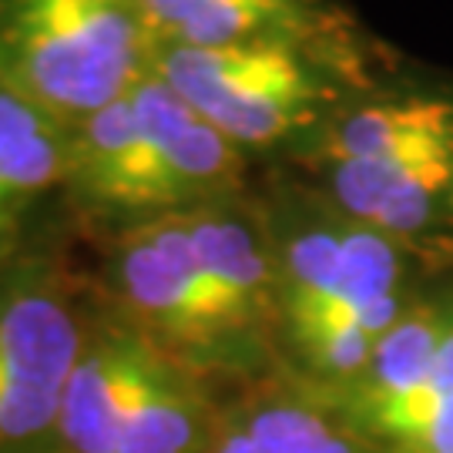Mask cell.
<instances>
[{
    "mask_svg": "<svg viewBox=\"0 0 453 453\" xmlns=\"http://www.w3.org/2000/svg\"><path fill=\"white\" fill-rule=\"evenodd\" d=\"M222 410L226 400L215 380L158 349L125 420L118 453H209Z\"/></svg>",
    "mask_w": 453,
    "mask_h": 453,
    "instance_id": "13",
    "label": "cell"
},
{
    "mask_svg": "<svg viewBox=\"0 0 453 453\" xmlns=\"http://www.w3.org/2000/svg\"><path fill=\"white\" fill-rule=\"evenodd\" d=\"M88 299L91 292L50 252L24 245L0 262V453H58Z\"/></svg>",
    "mask_w": 453,
    "mask_h": 453,
    "instance_id": "6",
    "label": "cell"
},
{
    "mask_svg": "<svg viewBox=\"0 0 453 453\" xmlns=\"http://www.w3.org/2000/svg\"><path fill=\"white\" fill-rule=\"evenodd\" d=\"M209 453H380L336 406L275 370L226 400Z\"/></svg>",
    "mask_w": 453,
    "mask_h": 453,
    "instance_id": "9",
    "label": "cell"
},
{
    "mask_svg": "<svg viewBox=\"0 0 453 453\" xmlns=\"http://www.w3.org/2000/svg\"><path fill=\"white\" fill-rule=\"evenodd\" d=\"M245 195V151L155 71L71 128L61 202L104 239Z\"/></svg>",
    "mask_w": 453,
    "mask_h": 453,
    "instance_id": "2",
    "label": "cell"
},
{
    "mask_svg": "<svg viewBox=\"0 0 453 453\" xmlns=\"http://www.w3.org/2000/svg\"><path fill=\"white\" fill-rule=\"evenodd\" d=\"M101 269L104 303L165 357L239 387L279 370L275 340L222 296L181 215L108 235Z\"/></svg>",
    "mask_w": 453,
    "mask_h": 453,
    "instance_id": "3",
    "label": "cell"
},
{
    "mask_svg": "<svg viewBox=\"0 0 453 453\" xmlns=\"http://www.w3.org/2000/svg\"><path fill=\"white\" fill-rule=\"evenodd\" d=\"M340 54L256 41L228 48H158L155 74L198 118L249 155L312 134L342 108Z\"/></svg>",
    "mask_w": 453,
    "mask_h": 453,
    "instance_id": "5",
    "label": "cell"
},
{
    "mask_svg": "<svg viewBox=\"0 0 453 453\" xmlns=\"http://www.w3.org/2000/svg\"><path fill=\"white\" fill-rule=\"evenodd\" d=\"M262 215L279 292V370L333 396L423 296L420 259L306 185L262 202Z\"/></svg>",
    "mask_w": 453,
    "mask_h": 453,
    "instance_id": "1",
    "label": "cell"
},
{
    "mask_svg": "<svg viewBox=\"0 0 453 453\" xmlns=\"http://www.w3.org/2000/svg\"><path fill=\"white\" fill-rule=\"evenodd\" d=\"M155 71L138 0H0V88L78 128Z\"/></svg>",
    "mask_w": 453,
    "mask_h": 453,
    "instance_id": "4",
    "label": "cell"
},
{
    "mask_svg": "<svg viewBox=\"0 0 453 453\" xmlns=\"http://www.w3.org/2000/svg\"><path fill=\"white\" fill-rule=\"evenodd\" d=\"M453 312V292H423L346 389L326 396L370 440L423 387ZM323 396V393H319Z\"/></svg>",
    "mask_w": 453,
    "mask_h": 453,
    "instance_id": "10",
    "label": "cell"
},
{
    "mask_svg": "<svg viewBox=\"0 0 453 453\" xmlns=\"http://www.w3.org/2000/svg\"><path fill=\"white\" fill-rule=\"evenodd\" d=\"M155 50L228 48L286 41L303 48L346 50L342 20L326 0H138Z\"/></svg>",
    "mask_w": 453,
    "mask_h": 453,
    "instance_id": "8",
    "label": "cell"
},
{
    "mask_svg": "<svg viewBox=\"0 0 453 453\" xmlns=\"http://www.w3.org/2000/svg\"><path fill=\"white\" fill-rule=\"evenodd\" d=\"M155 357L158 346L104 303L101 292H91L81 357L67 380L58 420V453H118L125 420Z\"/></svg>",
    "mask_w": 453,
    "mask_h": 453,
    "instance_id": "7",
    "label": "cell"
},
{
    "mask_svg": "<svg viewBox=\"0 0 453 453\" xmlns=\"http://www.w3.org/2000/svg\"><path fill=\"white\" fill-rule=\"evenodd\" d=\"M71 131L0 88V262L24 249V232L48 195H61Z\"/></svg>",
    "mask_w": 453,
    "mask_h": 453,
    "instance_id": "12",
    "label": "cell"
},
{
    "mask_svg": "<svg viewBox=\"0 0 453 453\" xmlns=\"http://www.w3.org/2000/svg\"><path fill=\"white\" fill-rule=\"evenodd\" d=\"M430 148L453 151V97H376L342 104L333 118H326L309 138L306 162L316 168Z\"/></svg>",
    "mask_w": 453,
    "mask_h": 453,
    "instance_id": "11",
    "label": "cell"
}]
</instances>
